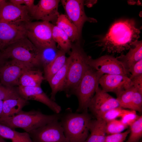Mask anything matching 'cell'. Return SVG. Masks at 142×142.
Returning <instances> with one entry per match:
<instances>
[{
  "mask_svg": "<svg viewBox=\"0 0 142 142\" xmlns=\"http://www.w3.org/2000/svg\"><path fill=\"white\" fill-rule=\"evenodd\" d=\"M140 29L133 19H121L114 22L106 35L97 42L103 50L121 53L129 49L138 40Z\"/></svg>",
  "mask_w": 142,
  "mask_h": 142,
  "instance_id": "cell-1",
  "label": "cell"
},
{
  "mask_svg": "<svg viewBox=\"0 0 142 142\" xmlns=\"http://www.w3.org/2000/svg\"><path fill=\"white\" fill-rule=\"evenodd\" d=\"M72 44L69 53V65L63 89L66 96L74 95L76 89L85 73L90 67L89 57L81 46L79 41Z\"/></svg>",
  "mask_w": 142,
  "mask_h": 142,
  "instance_id": "cell-2",
  "label": "cell"
},
{
  "mask_svg": "<svg viewBox=\"0 0 142 142\" xmlns=\"http://www.w3.org/2000/svg\"><path fill=\"white\" fill-rule=\"evenodd\" d=\"M59 114L47 115L39 110H21L12 116L1 117L0 123L12 129L21 128L29 133L54 120H60Z\"/></svg>",
  "mask_w": 142,
  "mask_h": 142,
  "instance_id": "cell-3",
  "label": "cell"
},
{
  "mask_svg": "<svg viewBox=\"0 0 142 142\" xmlns=\"http://www.w3.org/2000/svg\"><path fill=\"white\" fill-rule=\"evenodd\" d=\"M60 122L68 142H84L89 135L92 120L87 112L69 113L63 117Z\"/></svg>",
  "mask_w": 142,
  "mask_h": 142,
  "instance_id": "cell-4",
  "label": "cell"
},
{
  "mask_svg": "<svg viewBox=\"0 0 142 142\" xmlns=\"http://www.w3.org/2000/svg\"><path fill=\"white\" fill-rule=\"evenodd\" d=\"M4 58L31 64L35 67L41 65L38 49L26 37L1 50Z\"/></svg>",
  "mask_w": 142,
  "mask_h": 142,
  "instance_id": "cell-5",
  "label": "cell"
},
{
  "mask_svg": "<svg viewBox=\"0 0 142 142\" xmlns=\"http://www.w3.org/2000/svg\"><path fill=\"white\" fill-rule=\"evenodd\" d=\"M103 75L90 67L85 73L74 94L78 101L76 112H87L91 101L99 87V79Z\"/></svg>",
  "mask_w": 142,
  "mask_h": 142,
  "instance_id": "cell-6",
  "label": "cell"
},
{
  "mask_svg": "<svg viewBox=\"0 0 142 142\" xmlns=\"http://www.w3.org/2000/svg\"><path fill=\"white\" fill-rule=\"evenodd\" d=\"M53 24L42 21L25 22L27 37L38 49L55 46L52 36Z\"/></svg>",
  "mask_w": 142,
  "mask_h": 142,
  "instance_id": "cell-7",
  "label": "cell"
},
{
  "mask_svg": "<svg viewBox=\"0 0 142 142\" xmlns=\"http://www.w3.org/2000/svg\"><path fill=\"white\" fill-rule=\"evenodd\" d=\"M34 67L31 64L15 60L6 61L0 67V83L10 88L18 85L22 75L27 70Z\"/></svg>",
  "mask_w": 142,
  "mask_h": 142,
  "instance_id": "cell-8",
  "label": "cell"
},
{
  "mask_svg": "<svg viewBox=\"0 0 142 142\" xmlns=\"http://www.w3.org/2000/svg\"><path fill=\"white\" fill-rule=\"evenodd\" d=\"M59 120L51 122L28 133L33 142H68Z\"/></svg>",
  "mask_w": 142,
  "mask_h": 142,
  "instance_id": "cell-9",
  "label": "cell"
},
{
  "mask_svg": "<svg viewBox=\"0 0 142 142\" xmlns=\"http://www.w3.org/2000/svg\"><path fill=\"white\" fill-rule=\"evenodd\" d=\"M88 64L91 68L103 74L128 76L130 73L122 62L117 58L110 55H104L95 59L89 56Z\"/></svg>",
  "mask_w": 142,
  "mask_h": 142,
  "instance_id": "cell-10",
  "label": "cell"
},
{
  "mask_svg": "<svg viewBox=\"0 0 142 142\" xmlns=\"http://www.w3.org/2000/svg\"><path fill=\"white\" fill-rule=\"evenodd\" d=\"M66 15L76 27L80 37L82 29L86 22H96L95 19L87 17L84 10V1L62 0L60 1Z\"/></svg>",
  "mask_w": 142,
  "mask_h": 142,
  "instance_id": "cell-11",
  "label": "cell"
},
{
  "mask_svg": "<svg viewBox=\"0 0 142 142\" xmlns=\"http://www.w3.org/2000/svg\"><path fill=\"white\" fill-rule=\"evenodd\" d=\"M24 23L0 22V50L27 37Z\"/></svg>",
  "mask_w": 142,
  "mask_h": 142,
  "instance_id": "cell-12",
  "label": "cell"
},
{
  "mask_svg": "<svg viewBox=\"0 0 142 142\" xmlns=\"http://www.w3.org/2000/svg\"><path fill=\"white\" fill-rule=\"evenodd\" d=\"M119 107H120L116 99L99 87L91 101L88 109L97 118L109 110Z\"/></svg>",
  "mask_w": 142,
  "mask_h": 142,
  "instance_id": "cell-13",
  "label": "cell"
},
{
  "mask_svg": "<svg viewBox=\"0 0 142 142\" xmlns=\"http://www.w3.org/2000/svg\"><path fill=\"white\" fill-rule=\"evenodd\" d=\"M31 18L24 5L18 6L7 1L0 8V22L22 23L30 21Z\"/></svg>",
  "mask_w": 142,
  "mask_h": 142,
  "instance_id": "cell-14",
  "label": "cell"
},
{
  "mask_svg": "<svg viewBox=\"0 0 142 142\" xmlns=\"http://www.w3.org/2000/svg\"><path fill=\"white\" fill-rule=\"evenodd\" d=\"M17 89L20 96L28 101L34 100L40 102L48 106L55 114H59L62 110L61 106L49 98L40 87L18 86Z\"/></svg>",
  "mask_w": 142,
  "mask_h": 142,
  "instance_id": "cell-15",
  "label": "cell"
},
{
  "mask_svg": "<svg viewBox=\"0 0 142 142\" xmlns=\"http://www.w3.org/2000/svg\"><path fill=\"white\" fill-rule=\"evenodd\" d=\"M59 0H40L36 4L31 17L34 19L55 24L60 14L58 11Z\"/></svg>",
  "mask_w": 142,
  "mask_h": 142,
  "instance_id": "cell-16",
  "label": "cell"
},
{
  "mask_svg": "<svg viewBox=\"0 0 142 142\" xmlns=\"http://www.w3.org/2000/svg\"><path fill=\"white\" fill-rule=\"evenodd\" d=\"M99 84L105 92H113L116 95L133 86L128 76L120 74H103L99 79Z\"/></svg>",
  "mask_w": 142,
  "mask_h": 142,
  "instance_id": "cell-17",
  "label": "cell"
},
{
  "mask_svg": "<svg viewBox=\"0 0 142 142\" xmlns=\"http://www.w3.org/2000/svg\"><path fill=\"white\" fill-rule=\"evenodd\" d=\"M69 63L68 57L64 65L48 81L51 89L50 98L53 100L54 101L58 92L63 90Z\"/></svg>",
  "mask_w": 142,
  "mask_h": 142,
  "instance_id": "cell-18",
  "label": "cell"
},
{
  "mask_svg": "<svg viewBox=\"0 0 142 142\" xmlns=\"http://www.w3.org/2000/svg\"><path fill=\"white\" fill-rule=\"evenodd\" d=\"M129 49L126 55L121 54L117 58L122 62L128 71L135 63L142 59V41L138 40Z\"/></svg>",
  "mask_w": 142,
  "mask_h": 142,
  "instance_id": "cell-19",
  "label": "cell"
},
{
  "mask_svg": "<svg viewBox=\"0 0 142 142\" xmlns=\"http://www.w3.org/2000/svg\"><path fill=\"white\" fill-rule=\"evenodd\" d=\"M28 104V101L21 97L9 99L3 101L1 117L12 116L22 110Z\"/></svg>",
  "mask_w": 142,
  "mask_h": 142,
  "instance_id": "cell-20",
  "label": "cell"
},
{
  "mask_svg": "<svg viewBox=\"0 0 142 142\" xmlns=\"http://www.w3.org/2000/svg\"><path fill=\"white\" fill-rule=\"evenodd\" d=\"M106 123L101 119L92 120L90 127V133L84 142H104Z\"/></svg>",
  "mask_w": 142,
  "mask_h": 142,
  "instance_id": "cell-21",
  "label": "cell"
},
{
  "mask_svg": "<svg viewBox=\"0 0 142 142\" xmlns=\"http://www.w3.org/2000/svg\"><path fill=\"white\" fill-rule=\"evenodd\" d=\"M55 24L67 35L72 43L79 41L80 37L76 27L66 14H60Z\"/></svg>",
  "mask_w": 142,
  "mask_h": 142,
  "instance_id": "cell-22",
  "label": "cell"
},
{
  "mask_svg": "<svg viewBox=\"0 0 142 142\" xmlns=\"http://www.w3.org/2000/svg\"><path fill=\"white\" fill-rule=\"evenodd\" d=\"M34 68L25 72L20 77L18 86L25 87H40L45 79L42 72L39 70H35Z\"/></svg>",
  "mask_w": 142,
  "mask_h": 142,
  "instance_id": "cell-23",
  "label": "cell"
},
{
  "mask_svg": "<svg viewBox=\"0 0 142 142\" xmlns=\"http://www.w3.org/2000/svg\"><path fill=\"white\" fill-rule=\"evenodd\" d=\"M66 53L60 49L55 58L44 67V78L48 82L65 64L67 58Z\"/></svg>",
  "mask_w": 142,
  "mask_h": 142,
  "instance_id": "cell-24",
  "label": "cell"
},
{
  "mask_svg": "<svg viewBox=\"0 0 142 142\" xmlns=\"http://www.w3.org/2000/svg\"><path fill=\"white\" fill-rule=\"evenodd\" d=\"M0 136L18 142H33L28 133L17 131L1 123Z\"/></svg>",
  "mask_w": 142,
  "mask_h": 142,
  "instance_id": "cell-25",
  "label": "cell"
},
{
  "mask_svg": "<svg viewBox=\"0 0 142 142\" xmlns=\"http://www.w3.org/2000/svg\"><path fill=\"white\" fill-rule=\"evenodd\" d=\"M53 39L60 47V49L66 53L70 51L72 43L67 35L55 25L53 24L52 29Z\"/></svg>",
  "mask_w": 142,
  "mask_h": 142,
  "instance_id": "cell-26",
  "label": "cell"
},
{
  "mask_svg": "<svg viewBox=\"0 0 142 142\" xmlns=\"http://www.w3.org/2000/svg\"><path fill=\"white\" fill-rule=\"evenodd\" d=\"M38 50L41 65L44 67L55 58L59 51L56 45L47 47Z\"/></svg>",
  "mask_w": 142,
  "mask_h": 142,
  "instance_id": "cell-27",
  "label": "cell"
},
{
  "mask_svg": "<svg viewBox=\"0 0 142 142\" xmlns=\"http://www.w3.org/2000/svg\"><path fill=\"white\" fill-rule=\"evenodd\" d=\"M135 89L132 86L121 92L116 98L120 107L130 109Z\"/></svg>",
  "mask_w": 142,
  "mask_h": 142,
  "instance_id": "cell-28",
  "label": "cell"
},
{
  "mask_svg": "<svg viewBox=\"0 0 142 142\" xmlns=\"http://www.w3.org/2000/svg\"><path fill=\"white\" fill-rule=\"evenodd\" d=\"M129 126L130 135L125 142H139L142 137V116Z\"/></svg>",
  "mask_w": 142,
  "mask_h": 142,
  "instance_id": "cell-29",
  "label": "cell"
},
{
  "mask_svg": "<svg viewBox=\"0 0 142 142\" xmlns=\"http://www.w3.org/2000/svg\"><path fill=\"white\" fill-rule=\"evenodd\" d=\"M128 126L123 123L120 120L116 119L106 123L105 131L108 135L122 132Z\"/></svg>",
  "mask_w": 142,
  "mask_h": 142,
  "instance_id": "cell-30",
  "label": "cell"
},
{
  "mask_svg": "<svg viewBox=\"0 0 142 142\" xmlns=\"http://www.w3.org/2000/svg\"><path fill=\"white\" fill-rule=\"evenodd\" d=\"M125 110L120 107L115 108L104 113L96 119H101L107 123L121 117Z\"/></svg>",
  "mask_w": 142,
  "mask_h": 142,
  "instance_id": "cell-31",
  "label": "cell"
},
{
  "mask_svg": "<svg viewBox=\"0 0 142 142\" xmlns=\"http://www.w3.org/2000/svg\"><path fill=\"white\" fill-rule=\"evenodd\" d=\"M21 97L17 89L5 87L0 83V100Z\"/></svg>",
  "mask_w": 142,
  "mask_h": 142,
  "instance_id": "cell-32",
  "label": "cell"
},
{
  "mask_svg": "<svg viewBox=\"0 0 142 142\" xmlns=\"http://www.w3.org/2000/svg\"><path fill=\"white\" fill-rule=\"evenodd\" d=\"M136 111L134 110H125L122 115L121 117L120 120L127 126H130L140 117Z\"/></svg>",
  "mask_w": 142,
  "mask_h": 142,
  "instance_id": "cell-33",
  "label": "cell"
},
{
  "mask_svg": "<svg viewBox=\"0 0 142 142\" xmlns=\"http://www.w3.org/2000/svg\"><path fill=\"white\" fill-rule=\"evenodd\" d=\"M130 132V130H128L123 132L108 135L104 142H124Z\"/></svg>",
  "mask_w": 142,
  "mask_h": 142,
  "instance_id": "cell-34",
  "label": "cell"
},
{
  "mask_svg": "<svg viewBox=\"0 0 142 142\" xmlns=\"http://www.w3.org/2000/svg\"><path fill=\"white\" fill-rule=\"evenodd\" d=\"M142 109V94L135 90L133 97L130 109L141 112Z\"/></svg>",
  "mask_w": 142,
  "mask_h": 142,
  "instance_id": "cell-35",
  "label": "cell"
},
{
  "mask_svg": "<svg viewBox=\"0 0 142 142\" xmlns=\"http://www.w3.org/2000/svg\"><path fill=\"white\" fill-rule=\"evenodd\" d=\"M131 74L130 78L142 75V59L138 62L128 70Z\"/></svg>",
  "mask_w": 142,
  "mask_h": 142,
  "instance_id": "cell-36",
  "label": "cell"
},
{
  "mask_svg": "<svg viewBox=\"0 0 142 142\" xmlns=\"http://www.w3.org/2000/svg\"><path fill=\"white\" fill-rule=\"evenodd\" d=\"M130 79L133 86L136 90L142 94V75Z\"/></svg>",
  "mask_w": 142,
  "mask_h": 142,
  "instance_id": "cell-37",
  "label": "cell"
},
{
  "mask_svg": "<svg viewBox=\"0 0 142 142\" xmlns=\"http://www.w3.org/2000/svg\"><path fill=\"white\" fill-rule=\"evenodd\" d=\"M24 5L26 7L31 16L36 7V4H34V0H24Z\"/></svg>",
  "mask_w": 142,
  "mask_h": 142,
  "instance_id": "cell-38",
  "label": "cell"
},
{
  "mask_svg": "<svg viewBox=\"0 0 142 142\" xmlns=\"http://www.w3.org/2000/svg\"><path fill=\"white\" fill-rule=\"evenodd\" d=\"M9 1L12 3L18 6L24 5V0H10Z\"/></svg>",
  "mask_w": 142,
  "mask_h": 142,
  "instance_id": "cell-39",
  "label": "cell"
},
{
  "mask_svg": "<svg viewBox=\"0 0 142 142\" xmlns=\"http://www.w3.org/2000/svg\"><path fill=\"white\" fill-rule=\"evenodd\" d=\"M6 60L3 57L1 51L0 50V67L6 61Z\"/></svg>",
  "mask_w": 142,
  "mask_h": 142,
  "instance_id": "cell-40",
  "label": "cell"
},
{
  "mask_svg": "<svg viewBox=\"0 0 142 142\" xmlns=\"http://www.w3.org/2000/svg\"><path fill=\"white\" fill-rule=\"evenodd\" d=\"M3 103V101L0 100V118L1 117L2 114Z\"/></svg>",
  "mask_w": 142,
  "mask_h": 142,
  "instance_id": "cell-41",
  "label": "cell"
},
{
  "mask_svg": "<svg viewBox=\"0 0 142 142\" xmlns=\"http://www.w3.org/2000/svg\"><path fill=\"white\" fill-rule=\"evenodd\" d=\"M7 2L5 0H0V8Z\"/></svg>",
  "mask_w": 142,
  "mask_h": 142,
  "instance_id": "cell-42",
  "label": "cell"
},
{
  "mask_svg": "<svg viewBox=\"0 0 142 142\" xmlns=\"http://www.w3.org/2000/svg\"><path fill=\"white\" fill-rule=\"evenodd\" d=\"M0 142H6L3 138L0 136Z\"/></svg>",
  "mask_w": 142,
  "mask_h": 142,
  "instance_id": "cell-43",
  "label": "cell"
},
{
  "mask_svg": "<svg viewBox=\"0 0 142 142\" xmlns=\"http://www.w3.org/2000/svg\"><path fill=\"white\" fill-rule=\"evenodd\" d=\"M12 142H18L12 140Z\"/></svg>",
  "mask_w": 142,
  "mask_h": 142,
  "instance_id": "cell-44",
  "label": "cell"
}]
</instances>
